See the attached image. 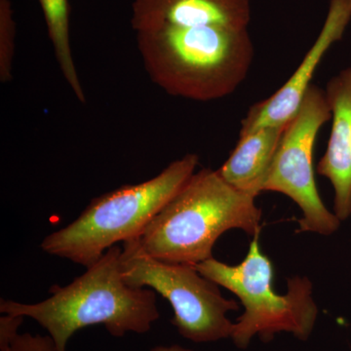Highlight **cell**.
<instances>
[{
    "label": "cell",
    "mask_w": 351,
    "mask_h": 351,
    "mask_svg": "<svg viewBox=\"0 0 351 351\" xmlns=\"http://www.w3.org/2000/svg\"><path fill=\"white\" fill-rule=\"evenodd\" d=\"M152 82L171 96L210 101L232 94L254 59L248 29L159 25L136 32Z\"/></svg>",
    "instance_id": "1"
},
{
    "label": "cell",
    "mask_w": 351,
    "mask_h": 351,
    "mask_svg": "<svg viewBox=\"0 0 351 351\" xmlns=\"http://www.w3.org/2000/svg\"><path fill=\"white\" fill-rule=\"evenodd\" d=\"M122 249L112 246L69 285H54L50 297L38 304L0 300V313L29 317L43 326L58 351H66L75 332L92 325H103L115 338L127 332L145 334L160 313L156 292L127 285L120 270Z\"/></svg>",
    "instance_id": "2"
},
{
    "label": "cell",
    "mask_w": 351,
    "mask_h": 351,
    "mask_svg": "<svg viewBox=\"0 0 351 351\" xmlns=\"http://www.w3.org/2000/svg\"><path fill=\"white\" fill-rule=\"evenodd\" d=\"M254 196L223 180L218 170L202 169L189 178L138 237L145 253L162 262L196 265L213 258L221 234L262 230V210Z\"/></svg>",
    "instance_id": "3"
},
{
    "label": "cell",
    "mask_w": 351,
    "mask_h": 351,
    "mask_svg": "<svg viewBox=\"0 0 351 351\" xmlns=\"http://www.w3.org/2000/svg\"><path fill=\"white\" fill-rule=\"evenodd\" d=\"M197 154L175 160L149 181L127 184L93 198L73 223L50 233L41 249L90 267L119 242L138 239L195 173Z\"/></svg>",
    "instance_id": "4"
},
{
    "label": "cell",
    "mask_w": 351,
    "mask_h": 351,
    "mask_svg": "<svg viewBox=\"0 0 351 351\" xmlns=\"http://www.w3.org/2000/svg\"><path fill=\"white\" fill-rule=\"evenodd\" d=\"M195 267L201 276L237 295L244 306L230 336L237 348H248L255 337L269 343L279 332H289L301 341L313 334L318 316L313 283L307 277L295 276L288 279L287 294H277L274 265L261 250L258 237L252 240L239 265L212 258Z\"/></svg>",
    "instance_id": "5"
},
{
    "label": "cell",
    "mask_w": 351,
    "mask_h": 351,
    "mask_svg": "<svg viewBox=\"0 0 351 351\" xmlns=\"http://www.w3.org/2000/svg\"><path fill=\"white\" fill-rule=\"evenodd\" d=\"M120 270L127 285L152 289L169 302L171 322L184 339L197 343L230 339L233 322L226 314L237 311L239 304L223 298L218 284L201 276L195 265L156 260L135 239L123 242Z\"/></svg>",
    "instance_id": "6"
},
{
    "label": "cell",
    "mask_w": 351,
    "mask_h": 351,
    "mask_svg": "<svg viewBox=\"0 0 351 351\" xmlns=\"http://www.w3.org/2000/svg\"><path fill=\"white\" fill-rule=\"evenodd\" d=\"M326 93L311 85L299 112L285 126L263 191L287 195L302 210L297 232L331 235L341 219L325 206L314 177L313 149L321 127L331 119Z\"/></svg>",
    "instance_id": "7"
},
{
    "label": "cell",
    "mask_w": 351,
    "mask_h": 351,
    "mask_svg": "<svg viewBox=\"0 0 351 351\" xmlns=\"http://www.w3.org/2000/svg\"><path fill=\"white\" fill-rule=\"evenodd\" d=\"M351 21V0H331L319 36L295 69L294 75L269 99L258 101L242 120L239 134L265 128L286 126L301 108L311 85L314 73L330 47L343 38Z\"/></svg>",
    "instance_id": "8"
},
{
    "label": "cell",
    "mask_w": 351,
    "mask_h": 351,
    "mask_svg": "<svg viewBox=\"0 0 351 351\" xmlns=\"http://www.w3.org/2000/svg\"><path fill=\"white\" fill-rule=\"evenodd\" d=\"M251 0H134L131 25L134 32L159 25H218L248 29Z\"/></svg>",
    "instance_id": "9"
},
{
    "label": "cell",
    "mask_w": 351,
    "mask_h": 351,
    "mask_svg": "<svg viewBox=\"0 0 351 351\" xmlns=\"http://www.w3.org/2000/svg\"><path fill=\"white\" fill-rule=\"evenodd\" d=\"M326 93L332 117L327 151L317 172L335 189V214L341 221L351 215V69L328 83Z\"/></svg>",
    "instance_id": "10"
},
{
    "label": "cell",
    "mask_w": 351,
    "mask_h": 351,
    "mask_svg": "<svg viewBox=\"0 0 351 351\" xmlns=\"http://www.w3.org/2000/svg\"><path fill=\"white\" fill-rule=\"evenodd\" d=\"M284 129L285 126L265 127L239 134L237 147L218 170L219 175L242 193L254 197L260 195Z\"/></svg>",
    "instance_id": "11"
},
{
    "label": "cell",
    "mask_w": 351,
    "mask_h": 351,
    "mask_svg": "<svg viewBox=\"0 0 351 351\" xmlns=\"http://www.w3.org/2000/svg\"><path fill=\"white\" fill-rule=\"evenodd\" d=\"M43 8L44 18L47 25L48 34L60 69L64 80L73 90L78 101L84 103L85 93L80 80L69 36V0H38Z\"/></svg>",
    "instance_id": "12"
},
{
    "label": "cell",
    "mask_w": 351,
    "mask_h": 351,
    "mask_svg": "<svg viewBox=\"0 0 351 351\" xmlns=\"http://www.w3.org/2000/svg\"><path fill=\"white\" fill-rule=\"evenodd\" d=\"M16 22L11 0H0V82L12 80Z\"/></svg>",
    "instance_id": "13"
},
{
    "label": "cell",
    "mask_w": 351,
    "mask_h": 351,
    "mask_svg": "<svg viewBox=\"0 0 351 351\" xmlns=\"http://www.w3.org/2000/svg\"><path fill=\"white\" fill-rule=\"evenodd\" d=\"M0 351H58L54 341L48 336L32 335L31 332L17 334L8 343L0 346Z\"/></svg>",
    "instance_id": "14"
},
{
    "label": "cell",
    "mask_w": 351,
    "mask_h": 351,
    "mask_svg": "<svg viewBox=\"0 0 351 351\" xmlns=\"http://www.w3.org/2000/svg\"><path fill=\"white\" fill-rule=\"evenodd\" d=\"M151 351H193L189 348H182L179 345L172 346H157L156 348H152Z\"/></svg>",
    "instance_id": "15"
}]
</instances>
